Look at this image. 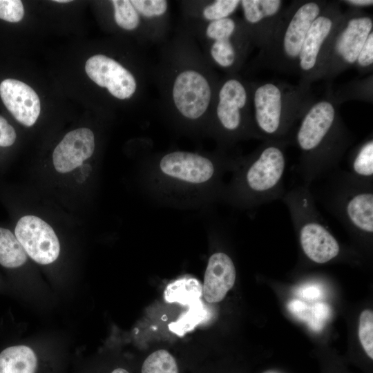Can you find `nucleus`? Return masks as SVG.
<instances>
[{
  "instance_id": "f3484780",
  "label": "nucleus",
  "mask_w": 373,
  "mask_h": 373,
  "mask_svg": "<svg viewBox=\"0 0 373 373\" xmlns=\"http://www.w3.org/2000/svg\"><path fill=\"white\" fill-rule=\"evenodd\" d=\"M160 166L167 175L194 184L208 181L215 171L214 165L209 159L183 151L166 154L162 158Z\"/></svg>"
},
{
  "instance_id": "473e14b6",
  "label": "nucleus",
  "mask_w": 373,
  "mask_h": 373,
  "mask_svg": "<svg viewBox=\"0 0 373 373\" xmlns=\"http://www.w3.org/2000/svg\"><path fill=\"white\" fill-rule=\"evenodd\" d=\"M111 373H130V372L124 368L117 367L113 370Z\"/></svg>"
},
{
  "instance_id": "4be33fe9",
  "label": "nucleus",
  "mask_w": 373,
  "mask_h": 373,
  "mask_svg": "<svg viewBox=\"0 0 373 373\" xmlns=\"http://www.w3.org/2000/svg\"><path fill=\"white\" fill-rule=\"evenodd\" d=\"M114 19L117 25L122 29L133 30L140 23V15L130 0H113Z\"/></svg>"
},
{
  "instance_id": "f8f14e48",
  "label": "nucleus",
  "mask_w": 373,
  "mask_h": 373,
  "mask_svg": "<svg viewBox=\"0 0 373 373\" xmlns=\"http://www.w3.org/2000/svg\"><path fill=\"white\" fill-rule=\"evenodd\" d=\"M211 95L209 82L197 70H182L173 82V103L179 113L188 119H195L205 113L210 104Z\"/></svg>"
},
{
  "instance_id": "a878e982",
  "label": "nucleus",
  "mask_w": 373,
  "mask_h": 373,
  "mask_svg": "<svg viewBox=\"0 0 373 373\" xmlns=\"http://www.w3.org/2000/svg\"><path fill=\"white\" fill-rule=\"evenodd\" d=\"M139 15L146 18L158 17L167 10L168 2L164 0H131Z\"/></svg>"
},
{
  "instance_id": "412c9836",
  "label": "nucleus",
  "mask_w": 373,
  "mask_h": 373,
  "mask_svg": "<svg viewBox=\"0 0 373 373\" xmlns=\"http://www.w3.org/2000/svg\"><path fill=\"white\" fill-rule=\"evenodd\" d=\"M141 373H179V370L171 354L165 350H159L145 359Z\"/></svg>"
},
{
  "instance_id": "39448f33",
  "label": "nucleus",
  "mask_w": 373,
  "mask_h": 373,
  "mask_svg": "<svg viewBox=\"0 0 373 373\" xmlns=\"http://www.w3.org/2000/svg\"><path fill=\"white\" fill-rule=\"evenodd\" d=\"M310 188L320 202L350 233L370 238L373 234V182L361 180L339 168Z\"/></svg>"
},
{
  "instance_id": "c85d7f7f",
  "label": "nucleus",
  "mask_w": 373,
  "mask_h": 373,
  "mask_svg": "<svg viewBox=\"0 0 373 373\" xmlns=\"http://www.w3.org/2000/svg\"><path fill=\"white\" fill-rule=\"evenodd\" d=\"M328 308L327 305L324 304L318 303L313 306L312 307V314L313 318L312 319V323H314L312 325V327H317L318 329H320V325H321V321H325L327 316L328 315Z\"/></svg>"
},
{
  "instance_id": "393cba45",
  "label": "nucleus",
  "mask_w": 373,
  "mask_h": 373,
  "mask_svg": "<svg viewBox=\"0 0 373 373\" xmlns=\"http://www.w3.org/2000/svg\"><path fill=\"white\" fill-rule=\"evenodd\" d=\"M17 141V133L15 128L6 118L0 115V150L4 154L5 151L13 147ZM8 164L0 153V169L2 175L8 171Z\"/></svg>"
},
{
  "instance_id": "6e6552de",
  "label": "nucleus",
  "mask_w": 373,
  "mask_h": 373,
  "mask_svg": "<svg viewBox=\"0 0 373 373\" xmlns=\"http://www.w3.org/2000/svg\"><path fill=\"white\" fill-rule=\"evenodd\" d=\"M288 140H265L247 163L241 175L245 198L252 205L281 200L286 192L284 176Z\"/></svg>"
},
{
  "instance_id": "423d86ee",
  "label": "nucleus",
  "mask_w": 373,
  "mask_h": 373,
  "mask_svg": "<svg viewBox=\"0 0 373 373\" xmlns=\"http://www.w3.org/2000/svg\"><path fill=\"white\" fill-rule=\"evenodd\" d=\"M281 200L289 211L300 248L310 261L325 264L340 255V244L318 211L309 186L295 185Z\"/></svg>"
},
{
  "instance_id": "a211bd4d",
  "label": "nucleus",
  "mask_w": 373,
  "mask_h": 373,
  "mask_svg": "<svg viewBox=\"0 0 373 373\" xmlns=\"http://www.w3.org/2000/svg\"><path fill=\"white\" fill-rule=\"evenodd\" d=\"M236 270L231 258L225 253L211 256L205 271L202 295L209 303L220 302L233 287Z\"/></svg>"
},
{
  "instance_id": "4468645a",
  "label": "nucleus",
  "mask_w": 373,
  "mask_h": 373,
  "mask_svg": "<svg viewBox=\"0 0 373 373\" xmlns=\"http://www.w3.org/2000/svg\"><path fill=\"white\" fill-rule=\"evenodd\" d=\"M85 71L93 82L106 88L117 99H128L136 90L137 83L133 74L119 62L104 55L98 54L88 58Z\"/></svg>"
},
{
  "instance_id": "9d476101",
  "label": "nucleus",
  "mask_w": 373,
  "mask_h": 373,
  "mask_svg": "<svg viewBox=\"0 0 373 373\" xmlns=\"http://www.w3.org/2000/svg\"><path fill=\"white\" fill-rule=\"evenodd\" d=\"M251 86L236 77L227 79L220 86L218 94L216 114L224 131L237 133L247 128L258 138L250 113Z\"/></svg>"
},
{
  "instance_id": "1a4fd4ad",
  "label": "nucleus",
  "mask_w": 373,
  "mask_h": 373,
  "mask_svg": "<svg viewBox=\"0 0 373 373\" xmlns=\"http://www.w3.org/2000/svg\"><path fill=\"white\" fill-rule=\"evenodd\" d=\"M372 31L370 15L352 8L343 12L321 50L315 81L331 79L354 66L361 48Z\"/></svg>"
},
{
  "instance_id": "aec40b11",
  "label": "nucleus",
  "mask_w": 373,
  "mask_h": 373,
  "mask_svg": "<svg viewBox=\"0 0 373 373\" xmlns=\"http://www.w3.org/2000/svg\"><path fill=\"white\" fill-rule=\"evenodd\" d=\"M348 172L355 178L373 182V138L368 136L353 149L348 157Z\"/></svg>"
},
{
  "instance_id": "f257e3e1",
  "label": "nucleus",
  "mask_w": 373,
  "mask_h": 373,
  "mask_svg": "<svg viewBox=\"0 0 373 373\" xmlns=\"http://www.w3.org/2000/svg\"><path fill=\"white\" fill-rule=\"evenodd\" d=\"M0 202L7 211L10 228L31 261L44 267L59 265L65 255L66 239L82 226L80 218L28 184L0 180Z\"/></svg>"
},
{
  "instance_id": "0eeeda50",
  "label": "nucleus",
  "mask_w": 373,
  "mask_h": 373,
  "mask_svg": "<svg viewBox=\"0 0 373 373\" xmlns=\"http://www.w3.org/2000/svg\"><path fill=\"white\" fill-rule=\"evenodd\" d=\"M327 2L295 1L285 8L270 42L260 51V64L279 72L296 73L305 36Z\"/></svg>"
},
{
  "instance_id": "bb28decb",
  "label": "nucleus",
  "mask_w": 373,
  "mask_h": 373,
  "mask_svg": "<svg viewBox=\"0 0 373 373\" xmlns=\"http://www.w3.org/2000/svg\"><path fill=\"white\" fill-rule=\"evenodd\" d=\"M24 15V8L19 0H0V19L12 23L20 21Z\"/></svg>"
},
{
  "instance_id": "6ab92c4d",
  "label": "nucleus",
  "mask_w": 373,
  "mask_h": 373,
  "mask_svg": "<svg viewBox=\"0 0 373 373\" xmlns=\"http://www.w3.org/2000/svg\"><path fill=\"white\" fill-rule=\"evenodd\" d=\"M44 369L43 360L29 345H12L0 352V373H43Z\"/></svg>"
},
{
  "instance_id": "b1692460",
  "label": "nucleus",
  "mask_w": 373,
  "mask_h": 373,
  "mask_svg": "<svg viewBox=\"0 0 373 373\" xmlns=\"http://www.w3.org/2000/svg\"><path fill=\"white\" fill-rule=\"evenodd\" d=\"M358 337L367 356L373 358V312L363 310L359 317Z\"/></svg>"
},
{
  "instance_id": "72a5a7b5",
  "label": "nucleus",
  "mask_w": 373,
  "mask_h": 373,
  "mask_svg": "<svg viewBox=\"0 0 373 373\" xmlns=\"http://www.w3.org/2000/svg\"><path fill=\"white\" fill-rule=\"evenodd\" d=\"M53 1L59 3H69L71 1L70 0H55Z\"/></svg>"
},
{
  "instance_id": "7ed1b4c3",
  "label": "nucleus",
  "mask_w": 373,
  "mask_h": 373,
  "mask_svg": "<svg viewBox=\"0 0 373 373\" xmlns=\"http://www.w3.org/2000/svg\"><path fill=\"white\" fill-rule=\"evenodd\" d=\"M298 123L289 140L299 151L295 171L301 184L309 186L338 168L354 137L330 91L314 100Z\"/></svg>"
},
{
  "instance_id": "cd10ccee",
  "label": "nucleus",
  "mask_w": 373,
  "mask_h": 373,
  "mask_svg": "<svg viewBox=\"0 0 373 373\" xmlns=\"http://www.w3.org/2000/svg\"><path fill=\"white\" fill-rule=\"evenodd\" d=\"M354 66L363 73L372 70L373 31L370 32L357 56Z\"/></svg>"
},
{
  "instance_id": "9b49d317",
  "label": "nucleus",
  "mask_w": 373,
  "mask_h": 373,
  "mask_svg": "<svg viewBox=\"0 0 373 373\" xmlns=\"http://www.w3.org/2000/svg\"><path fill=\"white\" fill-rule=\"evenodd\" d=\"M339 1H327L311 24L304 39L298 61L300 80L309 84L315 81L321 52L343 16Z\"/></svg>"
},
{
  "instance_id": "2f4dec72",
  "label": "nucleus",
  "mask_w": 373,
  "mask_h": 373,
  "mask_svg": "<svg viewBox=\"0 0 373 373\" xmlns=\"http://www.w3.org/2000/svg\"><path fill=\"white\" fill-rule=\"evenodd\" d=\"M303 295L306 297V298L313 299L319 296L320 291L317 287L311 286L303 291Z\"/></svg>"
},
{
  "instance_id": "ddd939ff",
  "label": "nucleus",
  "mask_w": 373,
  "mask_h": 373,
  "mask_svg": "<svg viewBox=\"0 0 373 373\" xmlns=\"http://www.w3.org/2000/svg\"><path fill=\"white\" fill-rule=\"evenodd\" d=\"M245 28L251 41L262 50L270 42L285 10L281 0H242Z\"/></svg>"
},
{
  "instance_id": "f03ea898",
  "label": "nucleus",
  "mask_w": 373,
  "mask_h": 373,
  "mask_svg": "<svg viewBox=\"0 0 373 373\" xmlns=\"http://www.w3.org/2000/svg\"><path fill=\"white\" fill-rule=\"evenodd\" d=\"M96 148L92 128L79 126L68 131L48 155L30 169L27 184L80 218L93 191Z\"/></svg>"
},
{
  "instance_id": "c756f323",
  "label": "nucleus",
  "mask_w": 373,
  "mask_h": 373,
  "mask_svg": "<svg viewBox=\"0 0 373 373\" xmlns=\"http://www.w3.org/2000/svg\"><path fill=\"white\" fill-rule=\"evenodd\" d=\"M342 2L350 6V8L356 9H362L373 5V1L372 0H346Z\"/></svg>"
},
{
  "instance_id": "dca6fc26",
  "label": "nucleus",
  "mask_w": 373,
  "mask_h": 373,
  "mask_svg": "<svg viewBox=\"0 0 373 373\" xmlns=\"http://www.w3.org/2000/svg\"><path fill=\"white\" fill-rule=\"evenodd\" d=\"M239 24L231 17L209 23L206 35L213 41L210 55L214 62L224 69H231L240 60V49L236 42Z\"/></svg>"
},
{
  "instance_id": "2eb2a0df",
  "label": "nucleus",
  "mask_w": 373,
  "mask_h": 373,
  "mask_svg": "<svg viewBox=\"0 0 373 373\" xmlns=\"http://www.w3.org/2000/svg\"><path fill=\"white\" fill-rule=\"evenodd\" d=\"M0 96L20 124L32 128L37 124L41 113V102L30 86L17 79H6L0 84Z\"/></svg>"
},
{
  "instance_id": "20e7f679",
  "label": "nucleus",
  "mask_w": 373,
  "mask_h": 373,
  "mask_svg": "<svg viewBox=\"0 0 373 373\" xmlns=\"http://www.w3.org/2000/svg\"><path fill=\"white\" fill-rule=\"evenodd\" d=\"M310 86L301 80L298 84L269 80L251 86L253 117L258 138L289 140L298 122L315 100Z\"/></svg>"
},
{
  "instance_id": "7c9ffc66",
  "label": "nucleus",
  "mask_w": 373,
  "mask_h": 373,
  "mask_svg": "<svg viewBox=\"0 0 373 373\" xmlns=\"http://www.w3.org/2000/svg\"><path fill=\"white\" fill-rule=\"evenodd\" d=\"M307 309V305L299 300H294L289 305V309L297 315H303Z\"/></svg>"
},
{
  "instance_id": "5701e85b",
  "label": "nucleus",
  "mask_w": 373,
  "mask_h": 373,
  "mask_svg": "<svg viewBox=\"0 0 373 373\" xmlns=\"http://www.w3.org/2000/svg\"><path fill=\"white\" fill-rule=\"evenodd\" d=\"M238 0H216L204 7L203 18L209 22L231 17L240 7Z\"/></svg>"
}]
</instances>
